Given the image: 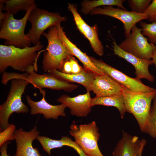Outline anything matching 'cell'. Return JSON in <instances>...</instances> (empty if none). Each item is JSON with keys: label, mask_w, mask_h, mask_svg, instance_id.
<instances>
[{"label": "cell", "mask_w": 156, "mask_h": 156, "mask_svg": "<svg viewBox=\"0 0 156 156\" xmlns=\"http://www.w3.org/2000/svg\"><path fill=\"white\" fill-rule=\"evenodd\" d=\"M40 41L32 47L20 48L13 45H0V73L5 72L8 67L21 72L38 71L37 61L43 48Z\"/></svg>", "instance_id": "cell-1"}, {"label": "cell", "mask_w": 156, "mask_h": 156, "mask_svg": "<svg viewBox=\"0 0 156 156\" xmlns=\"http://www.w3.org/2000/svg\"><path fill=\"white\" fill-rule=\"evenodd\" d=\"M42 35L48 43L43 54L42 69L45 73L55 70L62 72L64 62L73 55L59 38L56 26L49 27Z\"/></svg>", "instance_id": "cell-2"}, {"label": "cell", "mask_w": 156, "mask_h": 156, "mask_svg": "<svg viewBox=\"0 0 156 156\" xmlns=\"http://www.w3.org/2000/svg\"><path fill=\"white\" fill-rule=\"evenodd\" d=\"M15 79L25 80L32 84L34 88L39 90L48 88L54 90H63L66 92H70L79 86L74 84L69 83L53 74L48 73L39 74L34 70L22 74L5 71L2 74L1 82L3 85H6L9 81Z\"/></svg>", "instance_id": "cell-3"}, {"label": "cell", "mask_w": 156, "mask_h": 156, "mask_svg": "<svg viewBox=\"0 0 156 156\" xmlns=\"http://www.w3.org/2000/svg\"><path fill=\"white\" fill-rule=\"evenodd\" d=\"M37 7L35 3L26 12L23 18L17 19L14 15L5 12L0 24V38L5 40L4 44L24 48L30 47L31 42L25 33V26L30 13Z\"/></svg>", "instance_id": "cell-4"}, {"label": "cell", "mask_w": 156, "mask_h": 156, "mask_svg": "<svg viewBox=\"0 0 156 156\" xmlns=\"http://www.w3.org/2000/svg\"><path fill=\"white\" fill-rule=\"evenodd\" d=\"M6 101L0 105V129L1 131L10 125L8 120L14 113H28L29 109L22 100L23 94L29 83L25 80L13 79Z\"/></svg>", "instance_id": "cell-5"}, {"label": "cell", "mask_w": 156, "mask_h": 156, "mask_svg": "<svg viewBox=\"0 0 156 156\" xmlns=\"http://www.w3.org/2000/svg\"><path fill=\"white\" fill-rule=\"evenodd\" d=\"M122 87L126 111L134 116L142 131L149 116L152 102L156 96V90L149 92H135Z\"/></svg>", "instance_id": "cell-6"}, {"label": "cell", "mask_w": 156, "mask_h": 156, "mask_svg": "<svg viewBox=\"0 0 156 156\" xmlns=\"http://www.w3.org/2000/svg\"><path fill=\"white\" fill-rule=\"evenodd\" d=\"M70 128L75 141L87 156H103L98 144L100 134L95 121L79 125L73 124Z\"/></svg>", "instance_id": "cell-7"}, {"label": "cell", "mask_w": 156, "mask_h": 156, "mask_svg": "<svg viewBox=\"0 0 156 156\" xmlns=\"http://www.w3.org/2000/svg\"><path fill=\"white\" fill-rule=\"evenodd\" d=\"M66 20V17L61 16L59 13L50 12L36 7L28 17V21L31 23V27L26 35L31 43L36 45L40 41L45 30Z\"/></svg>", "instance_id": "cell-8"}, {"label": "cell", "mask_w": 156, "mask_h": 156, "mask_svg": "<svg viewBox=\"0 0 156 156\" xmlns=\"http://www.w3.org/2000/svg\"><path fill=\"white\" fill-rule=\"evenodd\" d=\"M142 29L135 25L131 33L118 45L124 51L141 59L151 60L156 46L149 42L142 33Z\"/></svg>", "instance_id": "cell-9"}, {"label": "cell", "mask_w": 156, "mask_h": 156, "mask_svg": "<svg viewBox=\"0 0 156 156\" xmlns=\"http://www.w3.org/2000/svg\"><path fill=\"white\" fill-rule=\"evenodd\" d=\"M94 64L104 73L109 76L127 89L135 92H149L156 90L146 86L136 78L131 77L107 64L101 60L90 57Z\"/></svg>", "instance_id": "cell-10"}, {"label": "cell", "mask_w": 156, "mask_h": 156, "mask_svg": "<svg viewBox=\"0 0 156 156\" xmlns=\"http://www.w3.org/2000/svg\"><path fill=\"white\" fill-rule=\"evenodd\" d=\"M91 15L101 14L116 18L123 24L125 37L131 33V30L137 23L144 19H148L147 15L145 13H137L131 11L124 10L119 8H115L112 6H103L93 9L90 12Z\"/></svg>", "instance_id": "cell-11"}, {"label": "cell", "mask_w": 156, "mask_h": 156, "mask_svg": "<svg viewBox=\"0 0 156 156\" xmlns=\"http://www.w3.org/2000/svg\"><path fill=\"white\" fill-rule=\"evenodd\" d=\"M39 91L42 95V99L39 101H34L29 96H26L27 101L30 107L31 114L34 115L42 114L44 118L46 119L57 120L59 116H66L65 110L66 107L65 104L62 103L60 105H53L50 104L45 99L46 91L42 89Z\"/></svg>", "instance_id": "cell-12"}, {"label": "cell", "mask_w": 156, "mask_h": 156, "mask_svg": "<svg viewBox=\"0 0 156 156\" xmlns=\"http://www.w3.org/2000/svg\"><path fill=\"white\" fill-rule=\"evenodd\" d=\"M39 133L36 126L28 131L22 128L16 130L14 135L16 148L14 156H42L38 149L32 145L33 141L37 139Z\"/></svg>", "instance_id": "cell-13"}, {"label": "cell", "mask_w": 156, "mask_h": 156, "mask_svg": "<svg viewBox=\"0 0 156 156\" xmlns=\"http://www.w3.org/2000/svg\"><path fill=\"white\" fill-rule=\"evenodd\" d=\"M68 9L72 13L78 29L89 41L94 51L100 56L103 55L104 49L98 38L97 25L92 27L88 25L81 18L74 5L68 3Z\"/></svg>", "instance_id": "cell-14"}, {"label": "cell", "mask_w": 156, "mask_h": 156, "mask_svg": "<svg viewBox=\"0 0 156 156\" xmlns=\"http://www.w3.org/2000/svg\"><path fill=\"white\" fill-rule=\"evenodd\" d=\"M112 44L114 54L124 59L133 66L135 70V78L139 80L146 79L151 82L154 81L155 77L150 74L148 70L149 66L154 64L152 60H143L124 51L119 47L114 39Z\"/></svg>", "instance_id": "cell-15"}, {"label": "cell", "mask_w": 156, "mask_h": 156, "mask_svg": "<svg viewBox=\"0 0 156 156\" xmlns=\"http://www.w3.org/2000/svg\"><path fill=\"white\" fill-rule=\"evenodd\" d=\"M91 99L90 91H87L84 94L73 97L63 94L59 97L57 101L65 104L66 107L68 108L72 115L78 117H85L91 111Z\"/></svg>", "instance_id": "cell-16"}, {"label": "cell", "mask_w": 156, "mask_h": 156, "mask_svg": "<svg viewBox=\"0 0 156 156\" xmlns=\"http://www.w3.org/2000/svg\"><path fill=\"white\" fill-rule=\"evenodd\" d=\"M146 141L138 137L132 136L123 130L122 136L112 153L113 156H139L143 151Z\"/></svg>", "instance_id": "cell-17"}, {"label": "cell", "mask_w": 156, "mask_h": 156, "mask_svg": "<svg viewBox=\"0 0 156 156\" xmlns=\"http://www.w3.org/2000/svg\"><path fill=\"white\" fill-rule=\"evenodd\" d=\"M55 26L59 38L72 55L76 57L82 63L84 69L95 75L104 74L94 64L90 57L82 52L68 39L60 23Z\"/></svg>", "instance_id": "cell-18"}, {"label": "cell", "mask_w": 156, "mask_h": 156, "mask_svg": "<svg viewBox=\"0 0 156 156\" xmlns=\"http://www.w3.org/2000/svg\"><path fill=\"white\" fill-rule=\"evenodd\" d=\"M122 86L105 74L96 75L91 86V91L96 96H105L122 93Z\"/></svg>", "instance_id": "cell-19"}, {"label": "cell", "mask_w": 156, "mask_h": 156, "mask_svg": "<svg viewBox=\"0 0 156 156\" xmlns=\"http://www.w3.org/2000/svg\"><path fill=\"white\" fill-rule=\"evenodd\" d=\"M37 139L41 144L43 150L49 156L51 155L52 149L67 146L73 148L79 156H87L75 141H73L70 138L67 136H63L60 140H56L39 135Z\"/></svg>", "instance_id": "cell-20"}, {"label": "cell", "mask_w": 156, "mask_h": 156, "mask_svg": "<svg viewBox=\"0 0 156 156\" xmlns=\"http://www.w3.org/2000/svg\"><path fill=\"white\" fill-rule=\"evenodd\" d=\"M48 73L53 74L68 82L80 84L86 88L87 91H91V86L95 76L84 69L81 73L77 74H66L56 70Z\"/></svg>", "instance_id": "cell-21"}, {"label": "cell", "mask_w": 156, "mask_h": 156, "mask_svg": "<svg viewBox=\"0 0 156 156\" xmlns=\"http://www.w3.org/2000/svg\"><path fill=\"white\" fill-rule=\"evenodd\" d=\"M90 105L92 107L99 105L116 107L119 110L120 117L122 118H124L126 112L122 93L107 96H96L92 99Z\"/></svg>", "instance_id": "cell-22"}, {"label": "cell", "mask_w": 156, "mask_h": 156, "mask_svg": "<svg viewBox=\"0 0 156 156\" xmlns=\"http://www.w3.org/2000/svg\"><path fill=\"white\" fill-rule=\"evenodd\" d=\"M125 1L124 0H84L81 3V12L86 15L94 9L101 6L115 5L124 10H127L122 4Z\"/></svg>", "instance_id": "cell-23"}, {"label": "cell", "mask_w": 156, "mask_h": 156, "mask_svg": "<svg viewBox=\"0 0 156 156\" xmlns=\"http://www.w3.org/2000/svg\"><path fill=\"white\" fill-rule=\"evenodd\" d=\"M3 10L14 15L20 11L26 12L34 4V0H4Z\"/></svg>", "instance_id": "cell-24"}, {"label": "cell", "mask_w": 156, "mask_h": 156, "mask_svg": "<svg viewBox=\"0 0 156 156\" xmlns=\"http://www.w3.org/2000/svg\"><path fill=\"white\" fill-rule=\"evenodd\" d=\"M142 132L156 139V96L153 99L149 116Z\"/></svg>", "instance_id": "cell-25"}, {"label": "cell", "mask_w": 156, "mask_h": 156, "mask_svg": "<svg viewBox=\"0 0 156 156\" xmlns=\"http://www.w3.org/2000/svg\"><path fill=\"white\" fill-rule=\"evenodd\" d=\"M140 25L142 28V33L147 37L148 42L156 46V22L147 23L141 21Z\"/></svg>", "instance_id": "cell-26"}, {"label": "cell", "mask_w": 156, "mask_h": 156, "mask_svg": "<svg viewBox=\"0 0 156 156\" xmlns=\"http://www.w3.org/2000/svg\"><path fill=\"white\" fill-rule=\"evenodd\" d=\"M151 0H129L131 11L139 14L144 13L151 3Z\"/></svg>", "instance_id": "cell-27"}, {"label": "cell", "mask_w": 156, "mask_h": 156, "mask_svg": "<svg viewBox=\"0 0 156 156\" xmlns=\"http://www.w3.org/2000/svg\"><path fill=\"white\" fill-rule=\"evenodd\" d=\"M16 127L13 124L10 125L0 133V147L5 142L15 140L14 133Z\"/></svg>", "instance_id": "cell-28"}, {"label": "cell", "mask_w": 156, "mask_h": 156, "mask_svg": "<svg viewBox=\"0 0 156 156\" xmlns=\"http://www.w3.org/2000/svg\"><path fill=\"white\" fill-rule=\"evenodd\" d=\"M144 13L147 15L148 20L150 22H156V0H152Z\"/></svg>", "instance_id": "cell-29"}, {"label": "cell", "mask_w": 156, "mask_h": 156, "mask_svg": "<svg viewBox=\"0 0 156 156\" xmlns=\"http://www.w3.org/2000/svg\"><path fill=\"white\" fill-rule=\"evenodd\" d=\"M72 66V74H77L81 73L83 70L79 65L77 61L72 57L69 58Z\"/></svg>", "instance_id": "cell-30"}, {"label": "cell", "mask_w": 156, "mask_h": 156, "mask_svg": "<svg viewBox=\"0 0 156 156\" xmlns=\"http://www.w3.org/2000/svg\"><path fill=\"white\" fill-rule=\"evenodd\" d=\"M62 72L66 74H72L71 64L69 59L64 62Z\"/></svg>", "instance_id": "cell-31"}, {"label": "cell", "mask_w": 156, "mask_h": 156, "mask_svg": "<svg viewBox=\"0 0 156 156\" xmlns=\"http://www.w3.org/2000/svg\"><path fill=\"white\" fill-rule=\"evenodd\" d=\"M10 143V141H7L0 147L1 156H10L9 154H8L7 153V149L8 145Z\"/></svg>", "instance_id": "cell-32"}, {"label": "cell", "mask_w": 156, "mask_h": 156, "mask_svg": "<svg viewBox=\"0 0 156 156\" xmlns=\"http://www.w3.org/2000/svg\"><path fill=\"white\" fill-rule=\"evenodd\" d=\"M152 59L153 62V64L155 65L156 70V48L153 53Z\"/></svg>", "instance_id": "cell-33"}, {"label": "cell", "mask_w": 156, "mask_h": 156, "mask_svg": "<svg viewBox=\"0 0 156 156\" xmlns=\"http://www.w3.org/2000/svg\"><path fill=\"white\" fill-rule=\"evenodd\" d=\"M142 151L141 152L139 156H142Z\"/></svg>", "instance_id": "cell-34"}]
</instances>
